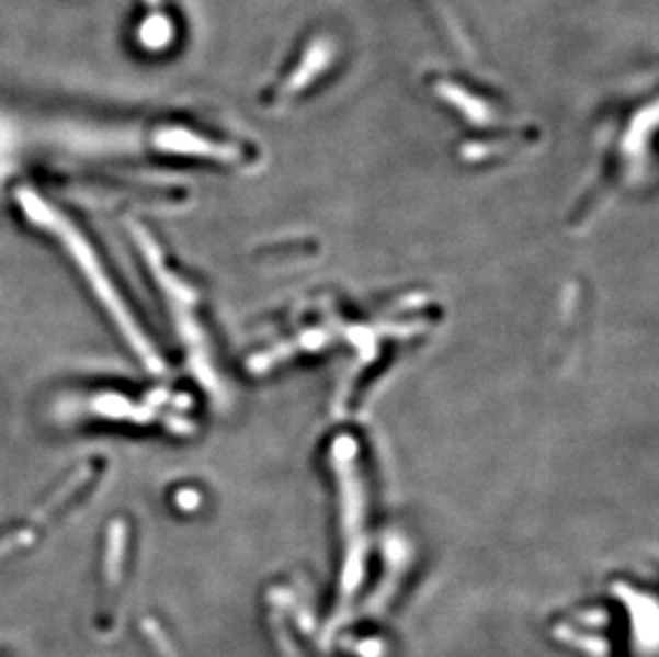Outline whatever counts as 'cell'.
Masks as SVG:
<instances>
[{"instance_id":"6da1fadb","label":"cell","mask_w":659,"mask_h":657,"mask_svg":"<svg viewBox=\"0 0 659 657\" xmlns=\"http://www.w3.org/2000/svg\"><path fill=\"white\" fill-rule=\"evenodd\" d=\"M18 199H20L22 209L26 212V216L35 225H39L43 229L54 233L56 237H60L65 241L69 254L78 263L79 270L86 273V280L90 282V286L101 297L105 309L116 320L120 331L124 333V338L130 342V347L146 361V365L150 370H160V363H158V356H156L150 340L139 331V325L135 322V318L130 316V311L124 306V302L120 299L116 286L110 282L107 273L103 270V265L99 263V259L94 257V252H92L90 243L83 239V235L78 233V229L65 216H60L52 205L43 203L37 194L24 191V193H20Z\"/></svg>"}]
</instances>
